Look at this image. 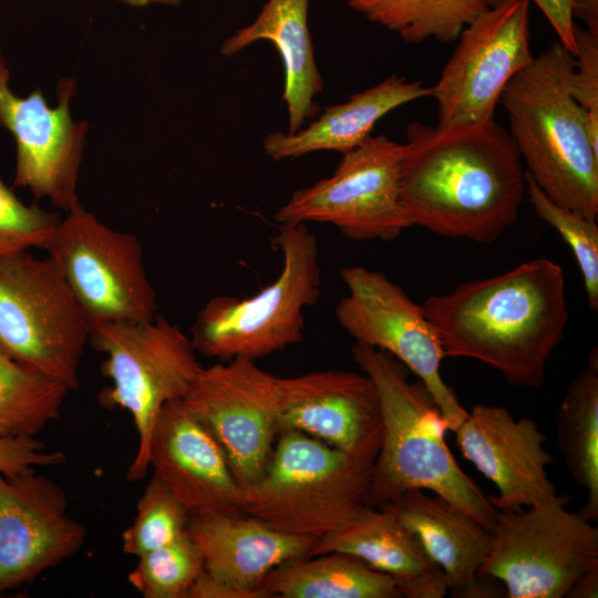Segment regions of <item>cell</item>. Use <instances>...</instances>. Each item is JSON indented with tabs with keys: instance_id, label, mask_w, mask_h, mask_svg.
I'll use <instances>...</instances> for the list:
<instances>
[{
	"instance_id": "cell-1",
	"label": "cell",
	"mask_w": 598,
	"mask_h": 598,
	"mask_svg": "<svg viewBox=\"0 0 598 598\" xmlns=\"http://www.w3.org/2000/svg\"><path fill=\"white\" fill-rule=\"evenodd\" d=\"M399 196L411 226L491 243L518 217L525 169L494 118L445 127L413 122L402 144Z\"/></svg>"
},
{
	"instance_id": "cell-2",
	"label": "cell",
	"mask_w": 598,
	"mask_h": 598,
	"mask_svg": "<svg viewBox=\"0 0 598 598\" xmlns=\"http://www.w3.org/2000/svg\"><path fill=\"white\" fill-rule=\"evenodd\" d=\"M422 308L444 357L478 360L511 385L528 389L543 385L569 319L563 268L546 258L460 283L426 298Z\"/></svg>"
},
{
	"instance_id": "cell-3",
	"label": "cell",
	"mask_w": 598,
	"mask_h": 598,
	"mask_svg": "<svg viewBox=\"0 0 598 598\" xmlns=\"http://www.w3.org/2000/svg\"><path fill=\"white\" fill-rule=\"evenodd\" d=\"M351 353L373 382L382 415V441L367 505L380 507L408 489L421 488L445 498L492 532L497 509L448 450L447 423L424 383L411 382L410 370L383 350L355 342Z\"/></svg>"
},
{
	"instance_id": "cell-4",
	"label": "cell",
	"mask_w": 598,
	"mask_h": 598,
	"mask_svg": "<svg viewBox=\"0 0 598 598\" xmlns=\"http://www.w3.org/2000/svg\"><path fill=\"white\" fill-rule=\"evenodd\" d=\"M575 56L559 42L517 72L499 103L526 173L556 204L598 217V142L570 93Z\"/></svg>"
},
{
	"instance_id": "cell-5",
	"label": "cell",
	"mask_w": 598,
	"mask_h": 598,
	"mask_svg": "<svg viewBox=\"0 0 598 598\" xmlns=\"http://www.w3.org/2000/svg\"><path fill=\"white\" fill-rule=\"evenodd\" d=\"M375 457L281 431L262 475L243 491L244 513L287 534L317 539L336 534L367 507Z\"/></svg>"
},
{
	"instance_id": "cell-6",
	"label": "cell",
	"mask_w": 598,
	"mask_h": 598,
	"mask_svg": "<svg viewBox=\"0 0 598 598\" xmlns=\"http://www.w3.org/2000/svg\"><path fill=\"white\" fill-rule=\"evenodd\" d=\"M277 241L283 261L274 282L247 298L214 297L197 312L189 337L198 354L256 360L303 339V311L320 295L317 238L306 224L287 223Z\"/></svg>"
},
{
	"instance_id": "cell-7",
	"label": "cell",
	"mask_w": 598,
	"mask_h": 598,
	"mask_svg": "<svg viewBox=\"0 0 598 598\" xmlns=\"http://www.w3.org/2000/svg\"><path fill=\"white\" fill-rule=\"evenodd\" d=\"M89 344L104 353L101 373L111 384L99 394L104 408L130 412L137 448L127 468L130 481L145 477L148 446L163 406L182 400L203 368L190 340L161 315L146 321L102 322L92 327Z\"/></svg>"
},
{
	"instance_id": "cell-8",
	"label": "cell",
	"mask_w": 598,
	"mask_h": 598,
	"mask_svg": "<svg viewBox=\"0 0 598 598\" xmlns=\"http://www.w3.org/2000/svg\"><path fill=\"white\" fill-rule=\"evenodd\" d=\"M90 331L49 257H0V351L74 391Z\"/></svg>"
},
{
	"instance_id": "cell-9",
	"label": "cell",
	"mask_w": 598,
	"mask_h": 598,
	"mask_svg": "<svg viewBox=\"0 0 598 598\" xmlns=\"http://www.w3.org/2000/svg\"><path fill=\"white\" fill-rule=\"evenodd\" d=\"M570 497L526 509L497 511L491 548L480 577L498 580L509 598H563L575 581L598 565V528Z\"/></svg>"
},
{
	"instance_id": "cell-10",
	"label": "cell",
	"mask_w": 598,
	"mask_h": 598,
	"mask_svg": "<svg viewBox=\"0 0 598 598\" xmlns=\"http://www.w3.org/2000/svg\"><path fill=\"white\" fill-rule=\"evenodd\" d=\"M43 250L90 329L102 322L146 321L157 315V296L138 238L107 226L80 202L60 219Z\"/></svg>"
},
{
	"instance_id": "cell-11",
	"label": "cell",
	"mask_w": 598,
	"mask_h": 598,
	"mask_svg": "<svg viewBox=\"0 0 598 598\" xmlns=\"http://www.w3.org/2000/svg\"><path fill=\"white\" fill-rule=\"evenodd\" d=\"M401 153L402 144L371 135L342 154L329 177L293 192L275 219L280 224L328 223L354 240L399 237L412 227L400 204Z\"/></svg>"
},
{
	"instance_id": "cell-12",
	"label": "cell",
	"mask_w": 598,
	"mask_h": 598,
	"mask_svg": "<svg viewBox=\"0 0 598 598\" xmlns=\"http://www.w3.org/2000/svg\"><path fill=\"white\" fill-rule=\"evenodd\" d=\"M341 277L348 293L334 308L339 324L355 342L392 354L417 375L454 432L468 412L441 375L445 357L422 305L381 271L351 266L342 269Z\"/></svg>"
},
{
	"instance_id": "cell-13",
	"label": "cell",
	"mask_w": 598,
	"mask_h": 598,
	"mask_svg": "<svg viewBox=\"0 0 598 598\" xmlns=\"http://www.w3.org/2000/svg\"><path fill=\"white\" fill-rule=\"evenodd\" d=\"M529 0L499 2L461 32L431 96L437 103V126L494 118L509 80L532 60Z\"/></svg>"
},
{
	"instance_id": "cell-14",
	"label": "cell",
	"mask_w": 598,
	"mask_h": 598,
	"mask_svg": "<svg viewBox=\"0 0 598 598\" xmlns=\"http://www.w3.org/2000/svg\"><path fill=\"white\" fill-rule=\"evenodd\" d=\"M10 71L0 48V127L10 132L17 146L12 188H27L35 198H48L65 212L78 204V179L83 158L86 121L70 111L76 93L73 76L60 78L59 104L48 105L40 86L25 97L10 89Z\"/></svg>"
},
{
	"instance_id": "cell-15",
	"label": "cell",
	"mask_w": 598,
	"mask_h": 598,
	"mask_svg": "<svg viewBox=\"0 0 598 598\" xmlns=\"http://www.w3.org/2000/svg\"><path fill=\"white\" fill-rule=\"evenodd\" d=\"M279 378L255 360L234 358L203 367L184 405L223 447L244 491L262 475L278 436Z\"/></svg>"
},
{
	"instance_id": "cell-16",
	"label": "cell",
	"mask_w": 598,
	"mask_h": 598,
	"mask_svg": "<svg viewBox=\"0 0 598 598\" xmlns=\"http://www.w3.org/2000/svg\"><path fill=\"white\" fill-rule=\"evenodd\" d=\"M68 507L64 489L34 468L0 472V592L34 582L82 548L86 528Z\"/></svg>"
},
{
	"instance_id": "cell-17",
	"label": "cell",
	"mask_w": 598,
	"mask_h": 598,
	"mask_svg": "<svg viewBox=\"0 0 598 598\" xmlns=\"http://www.w3.org/2000/svg\"><path fill=\"white\" fill-rule=\"evenodd\" d=\"M463 456L498 488L497 511H517L557 498L547 466L554 455L535 420H516L499 405L475 404L454 431Z\"/></svg>"
},
{
	"instance_id": "cell-18",
	"label": "cell",
	"mask_w": 598,
	"mask_h": 598,
	"mask_svg": "<svg viewBox=\"0 0 598 598\" xmlns=\"http://www.w3.org/2000/svg\"><path fill=\"white\" fill-rule=\"evenodd\" d=\"M286 430L351 454L378 455L382 415L373 382L364 373L346 370L279 378L278 431Z\"/></svg>"
},
{
	"instance_id": "cell-19",
	"label": "cell",
	"mask_w": 598,
	"mask_h": 598,
	"mask_svg": "<svg viewBox=\"0 0 598 598\" xmlns=\"http://www.w3.org/2000/svg\"><path fill=\"white\" fill-rule=\"evenodd\" d=\"M147 461L190 516L245 515L243 489L223 447L182 400L166 403L158 413Z\"/></svg>"
},
{
	"instance_id": "cell-20",
	"label": "cell",
	"mask_w": 598,
	"mask_h": 598,
	"mask_svg": "<svg viewBox=\"0 0 598 598\" xmlns=\"http://www.w3.org/2000/svg\"><path fill=\"white\" fill-rule=\"evenodd\" d=\"M392 513L420 540L444 573L453 597H499L489 577H480L492 532L445 498L421 488L405 491L380 506Z\"/></svg>"
},
{
	"instance_id": "cell-21",
	"label": "cell",
	"mask_w": 598,
	"mask_h": 598,
	"mask_svg": "<svg viewBox=\"0 0 598 598\" xmlns=\"http://www.w3.org/2000/svg\"><path fill=\"white\" fill-rule=\"evenodd\" d=\"M187 533L205 569L230 585L262 589L276 567L310 556L317 538L277 530L249 515L204 514L189 517Z\"/></svg>"
},
{
	"instance_id": "cell-22",
	"label": "cell",
	"mask_w": 598,
	"mask_h": 598,
	"mask_svg": "<svg viewBox=\"0 0 598 598\" xmlns=\"http://www.w3.org/2000/svg\"><path fill=\"white\" fill-rule=\"evenodd\" d=\"M310 0H267L256 19L237 30L220 45L223 56L231 58L258 41H268L282 61V101L288 113V134L299 131L319 112L315 99L324 87L317 65L308 25Z\"/></svg>"
},
{
	"instance_id": "cell-23",
	"label": "cell",
	"mask_w": 598,
	"mask_h": 598,
	"mask_svg": "<svg viewBox=\"0 0 598 598\" xmlns=\"http://www.w3.org/2000/svg\"><path fill=\"white\" fill-rule=\"evenodd\" d=\"M331 551L353 555L398 580L402 598H442L444 573L417 537L389 511L367 505L350 526L317 540L310 556Z\"/></svg>"
},
{
	"instance_id": "cell-24",
	"label": "cell",
	"mask_w": 598,
	"mask_h": 598,
	"mask_svg": "<svg viewBox=\"0 0 598 598\" xmlns=\"http://www.w3.org/2000/svg\"><path fill=\"white\" fill-rule=\"evenodd\" d=\"M425 96H431V87L393 74L351 94L342 103L324 107L306 127L293 134L281 131L269 133L262 140V148L274 161L301 157L319 151L346 154L370 137L384 115Z\"/></svg>"
},
{
	"instance_id": "cell-25",
	"label": "cell",
	"mask_w": 598,
	"mask_h": 598,
	"mask_svg": "<svg viewBox=\"0 0 598 598\" xmlns=\"http://www.w3.org/2000/svg\"><path fill=\"white\" fill-rule=\"evenodd\" d=\"M261 588L279 598H402L395 578L339 551L289 560Z\"/></svg>"
},
{
	"instance_id": "cell-26",
	"label": "cell",
	"mask_w": 598,
	"mask_h": 598,
	"mask_svg": "<svg viewBox=\"0 0 598 598\" xmlns=\"http://www.w3.org/2000/svg\"><path fill=\"white\" fill-rule=\"evenodd\" d=\"M557 447L575 483L587 492L579 511L598 519V351L568 383L555 415Z\"/></svg>"
},
{
	"instance_id": "cell-27",
	"label": "cell",
	"mask_w": 598,
	"mask_h": 598,
	"mask_svg": "<svg viewBox=\"0 0 598 598\" xmlns=\"http://www.w3.org/2000/svg\"><path fill=\"white\" fill-rule=\"evenodd\" d=\"M368 20L408 43L456 40L466 25L493 7V0H348Z\"/></svg>"
},
{
	"instance_id": "cell-28",
	"label": "cell",
	"mask_w": 598,
	"mask_h": 598,
	"mask_svg": "<svg viewBox=\"0 0 598 598\" xmlns=\"http://www.w3.org/2000/svg\"><path fill=\"white\" fill-rule=\"evenodd\" d=\"M70 390L0 351V436H37L58 420Z\"/></svg>"
},
{
	"instance_id": "cell-29",
	"label": "cell",
	"mask_w": 598,
	"mask_h": 598,
	"mask_svg": "<svg viewBox=\"0 0 598 598\" xmlns=\"http://www.w3.org/2000/svg\"><path fill=\"white\" fill-rule=\"evenodd\" d=\"M137 558L127 580L144 598H187L190 586L205 568L202 554L187 532Z\"/></svg>"
},
{
	"instance_id": "cell-30",
	"label": "cell",
	"mask_w": 598,
	"mask_h": 598,
	"mask_svg": "<svg viewBox=\"0 0 598 598\" xmlns=\"http://www.w3.org/2000/svg\"><path fill=\"white\" fill-rule=\"evenodd\" d=\"M189 517L181 501L153 475L137 501L132 524L122 533V550L140 557L168 545L187 532Z\"/></svg>"
},
{
	"instance_id": "cell-31",
	"label": "cell",
	"mask_w": 598,
	"mask_h": 598,
	"mask_svg": "<svg viewBox=\"0 0 598 598\" xmlns=\"http://www.w3.org/2000/svg\"><path fill=\"white\" fill-rule=\"evenodd\" d=\"M526 197L537 216L555 228L568 244L579 266L587 302L598 310V226L597 220L553 202L526 173Z\"/></svg>"
},
{
	"instance_id": "cell-32",
	"label": "cell",
	"mask_w": 598,
	"mask_h": 598,
	"mask_svg": "<svg viewBox=\"0 0 598 598\" xmlns=\"http://www.w3.org/2000/svg\"><path fill=\"white\" fill-rule=\"evenodd\" d=\"M59 221L54 213L21 202L0 176V257L43 249Z\"/></svg>"
},
{
	"instance_id": "cell-33",
	"label": "cell",
	"mask_w": 598,
	"mask_h": 598,
	"mask_svg": "<svg viewBox=\"0 0 598 598\" xmlns=\"http://www.w3.org/2000/svg\"><path fill=\"white\" fill-rule=\"evenodd\" d=\"M575 68L570 93L587 114L589 131L598 142V34L575 23Z\"/></svg>"
},
{
	"instance_id": "cell-34",
	"label": "cell",
	"mask_w": 598,
	"mask_h": 598,
	"mask_svg": "<svg viewBox=\"0 0 598 598\" xmlns=\"http://www.w3.org/2000/svg\"><path fill=\"white\" fill-rule=\"evenodd\" d=\"M65 460L61 451H47L35 436H0V472L6 475L37 466H56Z\"/></svg>"
},
{
	"instance_id": "cell-35",
	"label": "cell",
	"mask_w": 598,
	"mask_h": 598,
	"mask_svg": "<svg viewBox=\"0 0 598 598\" xmlns=\"http://www.w3.org/2000/svg\"><path fill=\"white\" fill-rule=\"evenodd\" d=\"M508 0H493V6ZM545 14L554 28L558 41L575 56V20L571 16V0H529Z\"/></svg>"
},
{
	"instance_id": "cell-36",
	"label": "cell",
	"mask_w": 598,
	"mask_h": 598,
	"mask_svg": "<svg viewBox=\"0 0 598 598\" xmlns=\"http://www.w3.org/2000/svg\"><path fill=\"white\" fill-rule=\"evenodd\" d=\"M187 598H271L265 589L246 590L226 582L205 568L190 586Z\"/></svg>"
},
{
	"instance_id": "cell-37",
	"label": "cell",
	"mask_w": 598,
	"mask_h": 598,
	"mask_svg": "<svg viewBox=\"0 0 598 598\" xmlns=\"http://www.w3.org/2000/svg\"><path fill=\"white\" fill-rule=\"evenodd\" d=\"M567 598H597L598 597V565L585 571L571 586Z\"/></svg>"
},
{
	"instance_id": "cell-38",
	"label": "cell",
	"mask_w": 598,
	"mask_h": 598,
	"mask_svg": "<svg viewBox=\"0 0 598 598\" xmlns=\"http://www.w3.org/2000/svg\"><path fill=\"white\" fill-rule=\"evenodd\" d=\"M571 16L585 22L586 30L598 34V0H571Z\"/></svg>"
},
{
	"instance_id": "cell-39",
	"label": "cell",
	"mask_w": 598,
	"mask_h": 598,
	"mask_svg": "<svg viewBox=\"0 0 598 598\" xmlns=\"http://www.w3.org/2000/svg\"><path fill=\"white\" fill-rule=\"evenodd\" d=\"M122 2L128 7L143 8L151 4L178 7L184 3L185 0H115Z\"/></svg>"
}]
</instances>
